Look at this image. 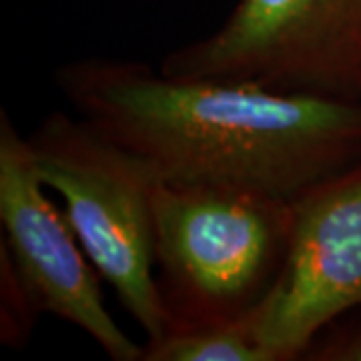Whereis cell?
Segmentation results:
<instances>
[{
	"instance_id": "6da1fadb",
	"label": "cell",
	"mask_w": 361,
	"mask_h": 361,
	"mask_svg": "<svg viewBox=\"0 0 361 361\" xmlns=\"http://www.w3.org/2000/svg\"><path fill=\"white\" fill-rule=\"evenodd\" d=\"M75 113L139 157L157 180L295 201L361 161V104L175 78L116 59L56 68Z\"/></svg>"
},
{
	"instance_id": "52a82bcc",
	"label": "cell",
	"mask_w": 361,
	"mask_h": 361,
	"mask_svg": "<svg viewBox=\"0 0 361 361\" xmlns=\"http://www.w3.org/2000/svg\"><path fill=\"white\" fill-rule=\"evenodd\" d=\"M142 361H271L251 311L231 322L173 327L145 345Z\"/></svg>"
},
{
	"instance_id": "8992f818",
	"label": "cell",
	"mask_w": 361,
	"mask_h": 361,
	"mask_svg": "<svg viewBox=\"0 0 361 361\" xmlns=\"http://www.w3.org/2000/svg\"><path fill=\"white\" fill-rule=\"evenodd\" d=\"M40 179L28 141L6 111L0 113L2 257L32 307L85 331L113 361H142L145 345L130 339L104 307L85 249Z\"/></svg>"
},
{
	"instance_id": "5b68a950",
	"label": "cell",
	"mask_w": 361,
	"mask_h": 361,
	"mask_svg": "<svg viewBox=\"0 0 361 361\" xmlns=\"http://www.w3.org/2000/svg\"><path fill=\"white\" fill-rule=\"evenodd\" d=\"M361 305V161L293 201L281 269L255 310L259 343L271 361L310 351L313 339Z\"/></svg>"
},
{
	"instance_id": "3957f363",
	"label": "cell",
	"mask_w": 361,
	"mask_h": 361,
	"mask_svg": "<svg viewBox=\"0 0 361 361\" xmlns=\"http://www.w3.org/2000/svg\"><path fill=\"white\" fill-rule=\"evenodd\" d=\"M40 179L94 269L115 289L149 341L165 336L169 310L155 279L153 171L80 115L52 113L26 139Z\"/></svg>"
},
{
	"instance_id": "ba28073f",
	"label": "cell",
	"mask_w": 361,
	"mask_h": 361,
	"mask_svg": "<svg viewBox=\"0 0 361 361\" xmlns=\"http://www.w3.org/2000/svg\"><path fill=\"white\" fill-rule=\"evenodd\" d=\"M313 360L361 361V329L349 337L336 339L331 345L327 343L317 355H313Z\"/></svg>"
},
{
	"instance_id": "277c9868",
	"label": "cell",
	"mask_w": 361,
	"mask_h": 361,
	"mask_svg": "<svg viewBox=\"0 0 361 361\" xmlns=\"http://www.w3.org/2000/svg\"><path fill=\"white\" fill-rule=\"evenodd\" d=\"M161 73L361 104V0H239Z\"/></svg>"
},
{
	"instance_id": "7a4b0ae2",
	"label": "cell",
	"mask_w": 361,
	"mask_h": 361,
	"mask_svg": "<svg viewBox=\"0 0 361 361\" xmlns=\"http://www.w3.org/2000/svg\"><path fill=\"white\" fill-rule=\"evenodd\" d=\"M291 217L293 201L279 197L157 180L155 259L169 329L255 310L283 265Z\"/></svg>"
}]
</instances>
